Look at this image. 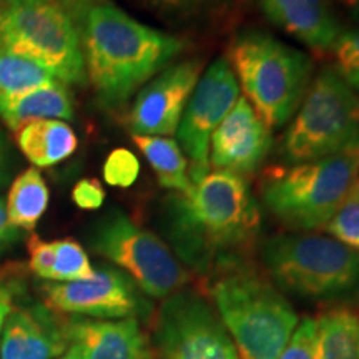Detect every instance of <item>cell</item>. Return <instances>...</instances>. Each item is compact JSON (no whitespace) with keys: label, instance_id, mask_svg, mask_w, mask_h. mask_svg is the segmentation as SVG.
I'll use <instances>...</instances> for the list:
<instances>
[{"label":"cell","instance_id":"4dcf8cb0","mask_svg":"<svg viewBox=\"0 0 359 359\" xmlns=\"http://www.w3.org/2000/svg\"><path fill=\"white\" fill-rule=\"evenodd\" d=\"M15 167V158L11 143H8L6 133L0 130V188L7 187L12 182L13 168Z\"/></svg>","mask_w":359,"mask_h":359},{"label":"cell","instance_id":"8d00e7d4","mask_svg":"<svg viewBox=\"0 0 359 359\" xmlns=\"http://www.w3.org/2000/svg\"><path fill=\"white\" fill-rule=\"evenodd\" d=\"M70 2H80V4H98V2H103V0H70Z\"/></svg>","mask_w":359,"mask_h":359},{"label":"cell","instance_id":"e0dca14e","mask_svg":"<svg viewBox=\"0 0 359 359\" xmlns=\"http://www.w3.org/2000/svg\"><path fill=\"white\" fill-rule=\"evenodd\" d=\"M0 344V359H52L65 351L67 338L43 308L12 309Z\"/></svg>","mask_w":359,"mask_h":359},{"label":"cell","instance_id":"9c48e42d","mask_svg":"<svg viewBox=\"0 0 359 359\" xmlns=\"http://www.w3.org/2000/svg\"><path fill=\"white\" fill-rule=\"evenodd\" d=\"M88 243L97 255L122 268L125 275L151 298H168L185 290L190 280L168 245L120 210H111L98 219Z\"/></svg>","mask_w":359,"mask_h":359},{"label":"cell","instance_id":"1f68e13d","mask_svg":"<svg viewBox=\"0 0 359 359\" xmlns=\"http://www.w3.org/2000/svg\"><path fill=\"white\" fill-rule=\"evenodd\" d=\"M20 240V230L8 222L6 200L0 198V253L11 248Z\"/></svg>","mask_w":359,"mask_h":359},{"label":"cell","instance_id":"ffe728a7","mask_svg":"<svg viewBox=\"0 0 359 359\" xmlns=\"http://www.w3.org/2000/svg\"><path fill=\"white\" fill-rule=\"evenodd\" d=\"M313 359H359V313L351 306H333L316 320Z\"/></svg>","mask_w":359,"mask_h":359},{"label":"cell","instance_id":"8992f818","mask_svg":"<svg viewBox=\"0 0 359 359\" xmlns=\"http://www.w3.org/2000/svg\"><path fill=\"white\" fill-rule=\"evenodd\" d=\"M358 178L359 151L273 168L262 180V200L290 230H318L346 200Z\"/></svg>","mask_w":359,"mask_h":359},{"label":"cell","instance_id":"3957f363","mask_svg":"<svg viewBox=\"0 0 359 359\" xmlns=\"http://www.w3.org/2000/svg\"><path fill=\"white\" fill-rule=\"evenodd\" d=\"M210 296L238 359H278L298 327V314L275 283L241 259L210 273Z\"/></svg>","mask_w":359,"mask_h":359},{"label":"cell","instance_id":"52a82bcc","mask_svg":"<svg viewBox=\"0 0 359 359\" xmlns=\"http://www.w3.org/2000/svg\"><path fill=\"white\" fill-rule=\"evenodd\" d=\"M351 151H359V95L326 67L308 87L280 155L286 165H296Z\"/></svg>","mask_w":359,"mask_h":359},{"label":"cell","instance_id":"603a6c76","mask_svg":"<svg viewBox=\"0 0 359 359\" xmlns=\"http://www.w3.org/2000/svg\"><path fill=\"white\" fill-rule=\"evenodd\" d=\"M55 82L52 72L37 60L0 47V105Z\"/></svg>","mask_w":359,"mask_h":359},{"label":"cell","instance_id":"ba28073f","mask_svg":"<svg viewBox=\"0 0 359 359\" xmlns=\"http://www.w3.org/2000/svg\"><path fill=\"white\" fill-rule=\"evenodd\" d=\"M0 47L47 67L64 85L85 83L80 32L60 0H0Z\"/></svg>","mask_w":359,"mask_h":359},{"label":"cell","instance_id":"7c38bea8","mask_svg":"<svg viewBox=\"0 0 359 359\" xmlns=\"http://www.w3.org/2000/svg\"><path fill=\"white\" fill-rule=\"evenodd\" d=\"M45 303L53 311L92 318H135L151 311L130 276L115 268L95 269L88 280L47 283Z\"/></svg>","mask_w":359,"mask_h":359},{"label":"cell","instance_id":"f1b7e54d","mask_svg":"<svg viewBox=\"0 0 359 359\" xmlns=\"http://www.w3.org/2000/svg\"><path fill=\"white\" fill-rule=\"evenodd\" d=\"M30 251V269L39 278L50 281L53 268V248L52 241H42L39 236L32 235L29 240Z\"/></svg>","mask_w":359,"mask_h":359},{"label":"cell","instance_id":"7402d4cb","mask_svg":"<svg viewBox=\"0 0 359 359\" xmlns=\"http://www.w3.org/2000/svg\"><path fill=\"white\" fill-rule=\"evenodd\" d=\"M133 142L151 165L161 187L177 193H188L191 190L193 183L187 156L183 155L177 140L168 137L133 135Z\"/></svg>","mask_w":359,"mask_h":359},{"label":"cell","instance_id":"8fae6325","mask_svg":"<svg viewBox=\"0 0 359 359\" xmlns=\"http://www.w3.org/2000/svg\"><path fill=\"white\" fill-rule=\"evenodd\" d=\"M240 95L231 65L218 58L200 77L177 128L178 145L190 158V180L196 183L208 173L210 140Z\"/></svg>","mask_w":359,"mask_h":359},{"label":"cell","instance_id":"836d02e7","mask_svg":"<svg viewBox=\"0 0 359 359\" xmlns=\"http://www.w3.org/2000/svg\"><path fill=\"white\" fill-rule=\"evenodd\" d=\"M12 291L7 286L0 285V330H2L4 323H6L7 316L12 311Z\"/></svg>","mask_w":359,"mask_h":359},{"label":"cell","instance_id":"484cf974","mask_svg":"<svg viewBox=\"0 0 359 359\" xmlns=\"http://www.w3.org/2000/svg\"><path fill=\"white\" fill-rule=\"evenodd\" d=\"M339 77L359 95V29H343L333 47Z\"/></svg>","mask_w":359,"mask_h":359},{"label":"cell","instance_id":"6da1fadb","mask_svg":"<svg viewBox=\"0 0 359 359\" xmlns=\"http://www.w3.org/2000/svg\"><path fill=\"white\" fill-rule=\"evenodd\" d=\"M160 226L180 262L208 275L245 257L262 230V215L248 183L217 170L193 183L188 193L165 196Z\"/></svg>","mask_w":359,"mask_h":359},{"label":"cell","instance_id":"44dd1931","mask_svg":"<svg viewBox=\"0 0 359 359\" xmlns=\"http://www.w3.org/2000/svg\"><path fill=\"white\" fill-rule=\"evenodd\" d=\"M50 191L37 168H29L12 180L6 200L7 217L19 230H34L47 212Z\"/></svg>","mask_w":359,"mask_h":359},{"label":"cell","instance_id":"4316f807","mask_svg":"<svg viewBox=\"0 0 359 359\" xmlns=\"http://www.w3.org/2000/svg\"><path fill=\"white\" fill-rule=\"evenodd\" d=\"M140 175V161L128 148H115L103 163V180L115 188H130Z\"/></svg>","mask_w":359,"mask_h":359},{"label":"cell","instance_id":"d6986e66","mask_svg":"<svg viewBox=\"0 0 359 359\" xmlns=\"http://www.w3.org/2000/svg\"><path fill=\"white\" fill-rule=\"evenodd\" d=\"M0 118L13 132L35 120H72L74 102L65 85L55 82L0 105Z\"/></svg>","mask_w":359,"mask_h":359},{"label":"cell","instance_id":"30bf717a","mask_svg":"<svg viewBox=\"0 0 359 359\" xmlns=\"http://www.w3.org/2000/svg\"><path fill=\"white\" fill-rule=\"evenodd\" d=\"M155 334L161 359H238L219 316L193 291L180 290L165 298Z\"/></svg>","mask_w":359,"mask_h":359},{"label":"cell","instance_id":"5b68a950","mask_svg":"<svg viewBox=\"0 0 359 359\" xmlns=\"http://www.w3.org/2000/svg\"><path fill=\"white\" fill-rule=\"evenodd\" d=\"M233 72L246 100L269 128L288 123L299 109L311 82V60L262 30H246L230 48Z\"/></svg>","mask_w":359,"mask_h":359},{"label":"cell","instance_id":"d4e9b609","mask_svg":"<svg viewBox=\"0 0 359 359\" xmlns=\"http://www.w3.org/2000/svg\"><path fill=\"white\" fill-rule=\"evenodd\" d=\"M326 233H330L339 243L346 245L359 253V185L349 191L346 200L341 203L330 222L325 224Z\"/></svg>","mask_w":359,"mask_h":359},{"label":"cell","instance_id":"7a4b0ae2","mask_svg":"<svg viewBox=\"0 0 359 359\" xmlns=\"http://www.w3.org/2000/svg\"><path fill=\"white\" fill-rule=\"evenodd\" d=\"M67 4L79 27L85 74L103 109L125 105L185 47L180 39L140 24L114 4Z\"/></svg>","mask_w":359,"mask_h":359},{"label":"cell","instance_id":"4fadbf2b","mask_svg":"<svg viewBox=\"0 0 359 359\" xmlns=\"http://www.w3.org/2000/svg\"><path fill=\"white\" fill-rule=\"evenodd\" d=\"M201 72L203 62L191 58L167 67L143 85L127 116L132 135L168 137L177 132Z\"/></svg>","mask_w":359,"mask_h":359},{"label":"cell","instance_id":"d6a6232c","mask_svg":"<svg viewBox=\"0 0 359 359\" xmlns=\"http://www.w3.org/2000/svg\"><path fill=\"white\" fill-rule=\"evenodd\" d=\"M150 2L173 13H190L193 11L210 6V4L217 2V0H150Z\"/></svg>","mask_w":359,"mask_h":359},{"label":"cell","instance_id":"d590c367","mask_svg":"<svg viewBox=\"0 0 359 359\" xmlns=\"http://www.w3.org/2000/svg\"><path fill=\"white\" fill-rule=\"evenodd\" d=\"M60 359H85L82 354H80V351L77 348H74V346H70L69 348V353H67V356L65 358H60Z\"/></svg>","mask_w":359,"mask_h":359},{"label":"cell","instance_id":"f546056e","mask_svg":"<svg viewBox=\"0 0 359 359\" xmlns=\"http://www.w3.org/2000/svg\"><path fill=\"white\" fill-rule=\"evenodd\" d=\"M72 200L82 210H98L105 201V190L95 178H83L72 190Z\"/></svg>","mask_w":359,"mask_h":359},{"label":"cell","instance_id":"ac0fdd59","mask_svg":"<svg viewBox=\"0 0 359 359\" xmlns=\"http://www.w3.org/2000/svg\"><path fill=\"white\" fill-rule=\"evenodd\" d=\"M17 145L34 167L47 168L75 154L77 133L62 120H35L15 132Z\"/></svg>","mask_w":359,"mask_h":359},{"label":"cell","instance_id":"2e32d148","mask_svg":"<svg viewBox=\"0 0 359 359\" xmlns=\"http://www.w3.org/2000/svg\"><path fill=\"white\" fill-rule=\"evenodd\" d=\"M264 17L314 50H330L343 30L331 0H253Z\"/></svg>","mask_w":359,"mask_h":359},{"label":"cell","instance_id":"74e56055","mask_svg":"<svg viewBox=\"0 0 359 359\" xmlns=\"http://www.w3.org/2000/svg\"><path fill=\"white\" fill-rule=\"evenodd\" d=\"M358 185H359V183H358Z\"/></svg>","mask_w":359,"mask_h":359},{"label":"cell","instance_id":"9a60e30c","mask_svg":"<svg viewBox=\"0 0 359 359\" xmlns=\"http://www.w3.org/2000/svg\"><path fill=\"white\" fill-rule=\"evenodd\" d=\"M67 343L85 359H156L135 318L118 321L72 320L64 326Z\"/></svg>","mask_w":359,"mask_h":359},{"label":"cell","instance_id":"e575fe53","mask_svg":"<svg viewBox=\"0 0 359 359\" xmlns=\"http://www.w3.org/2000/svg\"><path fill=\"white\" fill-rule=\"evenodd\" d=\"M334 2L348 13L354 24L359 25V0H334Z\"/></svg>","mask_w":359,"mask_h":359},{"label":"cell","instance_id":"277c9868","mask_svg":"<svg viewBox=\"0 0 359 359\" xmlns=\"http://www.w3.org/2000/svg\"><path fill=\"white\" fill-rule=\"evenodd\" d=\"M264 268L278 288L303 299L359 298V253L334 238L290 233L262 246Z\"/></svg>","mask_w":359,"mask_h":359},{"label":"cell","instance_id":"83f0119b","mask_svg":"<svg viewBox=\"0 0 359 359\" xmlns=\"http://www.w3.org/2000/svg\"><path fill=\"white\" fill-rule=\"evenodd\" d=\"M314 341H316V320L306 318L296 327L290 343L278 359H313Z\"/></svg>","mask_w":359,"mask_h":359},{"label":"cell","instance_id":"5bb4252c","mask_svg":"<svg viewBox=\"0 0 359 359\" xmlns=\"http://www.w3.org/2000/svg\"><path fill=\"white\" fill-rule=\"evenodd\" d=\"M271 128L246 98H238L210 140V161L219 172L251 175L271 150Z\"/></svg>","mask_w":359,"mask_h":359},{"label":"cell","instance_id":"cb8c5ba5","mask_svg":"<svg viewBox=\"0 0 359 359\" xmlns=\"http://www.w3.org/2000/svg\"><path fill=\"white\" fill-rule=\"evenodd\" d=\"M53 248V268L50 281L69 283L88 280L95 275V269L90 264L88 255L85 253L82 245L75 240H57L52 241Z\"/></svg>","mask_w":359,"mask_h":359}]
</instances>
